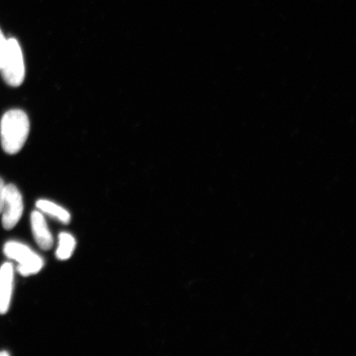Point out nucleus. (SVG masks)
<instances>
[{"mask_svg":"<svg viewBox=\"0 0 356 356\" xmlns=\"http://www.w3.org/2000/svg\"><path fill=\"white\" fill-rule=\"evenodd\" d=\"M3 252L10 259L19 264L17 271L24 277L38 274L44 266L42 257L26 245L19 242H8L4 245Z\"/></svg>","mask_w":356,"mask_h":356,"instance_id":"7ed1b4c3","label":"nucleus"},{"mask_svg":"<svg viewBox=\"0 0 356 356\" xmlns=\"http://www.w3.org/2000/svg\"><path fill=\"white\" fill-rule=\"evenodd\" d=\"M1 71L4 81L13 87L20 86L25 78L24 55L15 38L8 39L7 49L2 62Z\"/></svg>","mask_w":356,"mask_h":356,"instance_id":"f03ea898","label":"nucleus"},{"mask_svg":"<svg viewBox=\"0 0 356 356\" xmlns=\"http://www.w3.org/2000/svg\"><path fill=\"white\" fill-rule=\"evenodd\" d=\"M15 270L10 262L0 267V314H6L11 304Z\"/></svg>","mask_w":356,"mask_h":356,"instance_id":"423d86ee","label":"nucleus"},{"mask_svg":"<svg viewBox=\"0 0 356 356\" xmlns=\"http://www.w3.org/2000/svg\"><path fill=\"white\" fill-rule=\"evenodd\" d=\"M6 184L1 177H0V213L2 212L3 199H4V191H6Z\"/></svg>","mask_w":356,"mask_h":356,"instance_id":"9d476101","label":"nucleus"},{"mask_svg":"<svg viewBox=\"0 0 356 356\" xmlns=\"http://www.w3.org/2000/svg\"><path fill=\"white\" fill-rule=\"evenodd\" d=\"M38 211L47 213L49 216L54 218L58 221L68 225L71 220V216L68 211L54 202L48 200H39L35 204Z\"/></svg>","mask_w":356,"mask_h":356,"instance_id":"0eeeda50","label":"nucleus"},{"mask_svg":"<svg viewBox=\"0 0 356 356\" xmlns=\"http://www.w3.org/2000/svg\"><path fill=\"white\" fill-rule=\"evenodd\" d=\"M30 122L24 111L13 109L3 115L0 123V137L4 152L19 153L28 140Z\"/></svg>","mask_w":356,"mask_h":356,"instance_id":"f257e3e1","label":"nucleus"},{"mask_svg":"<svg viewBox=\"0 0 356 356\" xmlns=\"http://www.w3.org/2000/svg\"><path fill=\"white\" fill-rule=\"evenodd\" d=\"M31 226L35 243L44 251L50 250L53 246V236L49 229L47 222L44 219L43 213L35 211L31 215Z\"/></svg>","mask_w":356,"mask_h":356,"instance_id":"39448f33","label":"nucleus"},{"mask_svg":"<svg viewBox=\"0 0 356 356\" xmlns=\"http://www.w3.org/2000/svg\"><path fill=\"white\" fill-rule=\"evenodd\" d=\"M24 200L17 186L13 184L6 186L2 209V224L6 230H10L17 225L24 213Z\"/></svg>","mask_w":356,"mask_h":356,"instance_id":"20e7f679","label":"nucleus"},{"mask_svg":"<svg viewBox=\"0 0 356 356\" xmlns=\"http://www.w3.org/2000/svg\"><path fill=\"white\" fill-rule=\"evenodd\" d=\"M76 241L73 235L69 233H61L59 235V243L56 249V257L60 261L70 259L73 255Z\"/></svg>","mask_w":356,"mask_h":356,"instance_id":"6e6552de","label":"nucleus"},{"mask_svg":"<svg viewBox=\"0 0 356 356\" xmlns=\"http://www.w3.org/2000/svg\"><path fill=\"white\" fill-rule=\"evenodd\" d=\"M10 354L7 353V351H3V353H0V356H8Z\"/></svg>","mask_w":356,"mask_h":356,"instance_id":"9b49d317","label":"nucleus"},{"mask_svg":"<svg viewBox=\"0 0 356 356\" xmlns=\"http://www.w3.org/2000/svg\"><path fill=\"white\" fill-rule=\"evenodd\" d=\"M8 39L4 37L2 31L0 30V68H1L2 62L7 49Z\"/></svg>","mask_w":356,"mask_h":356,"instance_id":"1a4fd4ad","label":"nucleus"}]
</instances>
